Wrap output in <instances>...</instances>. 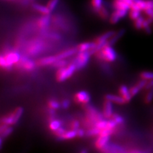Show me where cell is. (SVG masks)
Wrapping results in <instances>:
<instances>
[{
  "mask_svg": "<svg viewBox=\"0 0 153 153\" xmlns=\"http://www.w3.org/2000/svg\"><path fill=\"white\" fill-rule=\"evenodd\" d=\"M22 56L18 52L11 51L1 54L0 56V66L4 70H10L14 65L20 61Z\"/></svg>",
  "mask_w": 153,
  "mask_h": 153,
  "instance_id": "6da1fadb",
  "label": "cell"
},
{
  "mask_svg": "<svg viewBox=\"0 0 153 153\" xmlns=\"http://www.w3.org/2000/svg\"><path fill=\"white\" fill-rule=\"evenodd\" d=\"M97 58L107 63H112L117 59V53L111 45H104L94 54Z\"/></svg>",
  "mask_w": 153,
  "mask_h": 153,
  "instance_id": "7a4b0ae2",
  "label": "cell"
},
{
  "mask_svg": "<svg viewBox=\"0 0 153 153\" xmlns=\"http://www.w3.org/2000/svg\"><path fill=\"white\" fill-rule=\"evenodd\" d=\"M76 70H77L76 67L73 62L63 68L57 69L56 74V80L58 82H64L66 80L70 78Z\"/></svg>",
  "mask_w": 153,
  "mask_h": 153,
  "instance_id": "3957f363",
  "label": "cell"
},
{
  "mask_svg": "<svg viewBox=\"0 0 153 153\" xmlns=\"http://www.w3.org/2000/svg\"><path fill=\"white\" fill-rule=\"evenodd\" d=\"M24 112V108L21 107H17L11 112L3 116L1 119V123L7 124L8 126L13 125L16 124Z\"/></svg>",
  "mask_w": 153,
  "mask_h": 153,
  "instance_id": "277c9868",
  "label": "cell"
},
{
  "mask_svg": "<svg viewBox=\"0 0 153 153\" xmlns=\"http://www.w3.org/2000/svg\"><path fill=\"white\" fill-rule=\"evenodd\" d=\"M91 55L92 54L90 51L78 52L73 61V63L75 65L76 69L80 70L87 65Z\"/></svg>",
  "mask_w": 153,
  "mask_h": 153,
  "instance_id": "5b68a950",
  "label": "cell"
},
{
  "mask_svg": "<svg viewBox=\"0 0 153 153\" xmlns=\"http://www.w3.org/2000/svg\"><path fill=\"white\" fill-rule=\"evenodd\" d=\"M36 65L37 63H35V61L26 57H22L20 61L19 62L18 64H17L19 68L27 71H31L34 70Z\"/></svg>",
  "mask_w": 153,
  "mask_h": 153,
  "instance_id": "8992f818",
  "label": "cell"
},
{
  "mask_svg": "<svg viewBox=\"0 0 153 153\" xmlns=\"http://www.w3.org/2000/svg\"><path fill=\"white\" fill-rule=\"evenodd\" d=\"M128 10H115L109 17V21L112 25H116L121 19L125 17L128 14Z\"/></svg>",
  "mask_w": 153,
  "mask_h": 153,
  "instance_id": "52a82bcc",
  "label": "cell"
},
{
  "mask_svg": "<svg viewBox=\"0 0 153 153\" xmlns=\"http://www.w3.org/2000/svg\"><path fill=\"white\" fill-rule=\"evenodd\" d=\"M91 100L89 93L85 91H80L74 96V101L80 104H87Z\"/></svg>",
  "mask_w": 153,
  "mask_h": 153,
  "instance_id": "ba28073f",
  "label": "cell"
},
{
  "mask_svg": "<svg viewBox=\"0 0 153 153\" xmlns=\"http://www.w3.org/2000/svg\"><path fill=\"white\" fill-rule=\"evenodd\" d=\"M77 52H85L90 51L91 53L94 54V52L96 48V44L94 42H87L81 43L76 47Z\"/></svg>",
  "mask_w": 153,
  "mask_h": 153,
  "instance_id": "9c48e42d",
  "label": "cell"
},
{
  "mask_svg": "<svg viewBox=\"0 0 153 153\" xmlns=\"http://www.w3.org/2000/svg\"><path fill=\"white\" fill-rule=\"evenodd\" d=\"M58 60L56 55L49 56L46 57H43L36 62L37 65L40 66H47L50 65H53Z\"/></svg>",
  "mask_w": 153,
  "mask_h": 153,
  "instance_id": "30bf717a",
  "label": "cell"
},
{
  "mask_svg": "<svg viewBox=\"0 0 153 153\" xmlns=\"http://www.w3.org/2000/svg\"><path fill=\"white\" fill-rule=\"evenodd\" d=\"M133 1H124V0H114L113 7L115 10H130L131 6Z\"/></svg>",
  "mask_w": 153,
  "mask_h": 153,
  "instance_id": "8fae6325",
  "label": "cell"
},
{
  "mask_svg": "<svg viewBox=\"0 0 153 153\" xmlns=\"http://www.w3.org/2000/svg\"><path fill=\"white\" fill-rule=\"evenodd\" d=\"M147 82V80L141 79L139 82H138L137 84H135L133 86H132V87L130 89V91L132 96V97H135V96H136L138 93H139L142 89L145 88Z\"/></svg>",
  "mask_w": 153,
  "mask_h": 153,
  "instance_id": "7c38bea8",
  "label": "cell"
},
{
  "mask_svg": "<svg viewBox=\"0 0 153 153\" xmlns=\"http://www.w3.org/2000/svg\"><path fill=\"white\" fill-rule=\"evenodd\" d=\"M103 116L107 118L110 119L111 118L113 113V106H112V102L111 101H108V100H105V101L103 103Z\"/></svg>",
  "mask_w": 153,
  "mask_h": 153,
  "instance_id": "4fadbf2b",
  "label": "cell"
},
{
  "mask_svg": "<svg viewBox=\"0 0 153 153\" xmlns=\"http://www.w3.org/2000/svg\"><path fill=\"white\" fill-rule=\"evenodd\" d=\"M119 92L120 94V96L124 99V100L126 102V103L131 101L132 98V96L130 93V89H128L126 85H122L120 86V88L119 89Z\"/></svg>",
  "mask_w": 153,
  "mask_h": 153,
  "instance_id": "5bb4252c",
  "label": "cell"
},
{
  "mask_svg": "<svg viewBox=\"0 0 153 153\" xmlns=\"http://www.w3.org/2000/svg\"><path fill=\"white\" fill-rule=\"evenodd\" d=\"M110 139L109 136H99L95 142V147L97 149L102 150L106 147Z\"/></svg>",
  "mask_w": 153,
  "mask_h": 153,
  "instance_id": "9a60e30c",
  "label": "cell"
},
{
  "mask_svg": "<svg viewBox=\"0 0 153 153\" xmlns=\"http://www.w3.org/2000/svg\"><path fill=\"white\" fill-rule=\"evenodd\" d=\"M77 49L76 48H72V49H67L66 51H63L60 53L56 54L57 58L58 59H66L68 57H70L77 53Z\"/></svg>",
  "mask_w": 153,
  "mask_h": 153,
  "instance_id": "2e32d148",
  "label": "cell"
},
{
  "mask_svg": "<svg viewBox=\"0 0 153 153\" xmlns=\"http://www.w3.org/2000/svg\"><path fill=\"white\" fill-rule=\"evenodd\" d=\"M105 100H108V101H111L112 103H115L119 105H123L126 103V102L124 100V99L121 97V96L108 94L105 96Z\"/></svg>",
  "mask_w": 153,
  "mask_h": 153,
  "instance_id": "e0dca14e",
  "label": "cell"
},
{
  "mask_svg": "<svg viewBox=\"0 0 153 153\" xmlns=\"http://www.w3.org/2000/svg\"><path fill=\"white\" fill-rule=\"evenodd\" d=\"M33 8H34L36 12L42 14L43 16H49L51 12L49 8L47 7V6L42 5V4H35L34 5H33Z\"/></svg>",
  "mask_w": 153,
  "mask_h": 153,
  "instance_id": "ac0fdd59",
  "label": "cell"
},
{
  "mask_svg": "<svg viewBox=\"0 0 153 153\" xmlns=\"http://www.w3.org/2000/svg\"><path fill=\"white\" fill-rule=\"evenodd\" d=\"M50 25V17L49 16H43L38 19L37 25L41 29H45Z\"/></svg>",
  "mask_w": 153,
  "mask_h": 153,
  "instance_id": "d6986e66",
  "label": "cell"
},
{
  "mask_svg": "<svg viewBox=\"0 0 153 153\" xmlns=\"http://www.w3.org/2000/svg\"><path fill=\"white\" fill-rule=\"evenodd\" d=\"M77 137V131L76 130H71L69 131H66L65 133L59 138L61 140H70Z\"/></svg>",
  "mask_w": 153,
  "mask_h": 153,
  "instance_id": "ffe728a7",
  "label": "cell"
},
{
  "mask_svg": "<svg viewBox=\"0 0 153 153\" xmlns=\"http://www.w3.org/2000/svg\"><path fill=\"white\" fill-rule=\"evenodd\" d=\"M103 0H91V4L95 12H98L103 7Z\"/></svg>",
  "mask_w": 153,
  "mask_h": 153,
  "instance_id": "44dd1931",
  "label": "cell"
},
{
  "mask_svg": "<svg viewBox=\"0 0 153 153\" xmlns=\"http://www.w3.org/2000/svg\"><path fill=\"white\" fill-rule=\"evenodd\" d=\"M62 126V122L60 120H58V119H52V121H49V128L50 130L52 131H55L57 129L61 127Z\"/></svg>",
  "mask_w": 153,
  "mask_h": 153,
  "instance_id": "7402d4cb",
  "label": "cell"
},
{
  "mask_svg": "<svg viewBox=\"0 0 153 153\" xmlns=\"http://www.w3.org/2000/svg\"><path fill=\"white\" fill-rule=\"evenodd\" d=\"M140 77L141 79L147 81L153 80V71H144L140 74Z\"/></svg>",
  "mask_w": 153,
  "mask_h": 153,
  "instance_id": "603a6c76",
  "label": "cell"
},
{
  "mask_svg": "<svg viewBox=\"0 0 153 153\" xmlns=\"http://www.w3.org/2000/svg\"><path fill=\"white\" fill-rule=\"evenodd\" d=\"M47 105H48V107H49V108H52L54 110H57L61 107V103L54 99L49 100V101H48Z\"/></svg>",
  "mask_w": 153,
  "mask_h": 153,
  "instance_id": "cb8c5ba5",
  "label": "cell"
},
{
  "mask_svg": "<svg viewBox=\"0 0 153 153\" xmlns=\"http://www.w3.org/2000/svg\"><path fill=\"white\" fill-rule=\"evenodd\" d=\"M100 130L97 127L90 128L89 130L85 132V135L88 137H94L100 135Z\"/></svg>",
  "mask_w": 153,
  "mask_h": 153,
  "instance_id": "d4e9b609",
  "label": "cell"
},
{
  "mask_svg": "<svg viewBox=\"0 0 153 153\" xmlns=\"http://www.w3.org/2000/svg\"><path fill=\"white\" fill-rule=\"evenodd\" d=\"M145 19L143 18L142 16L138 17L135 21H134V27H135L137 30H140L143 29V24L144 22Z\"/></svg>",
  "mask_w": 153,
  "mask_h": 153,
  "instance_id": "484cf974",
  "label": "cell"
},
{
  "mask_svg": "<svg viewBox=\"0 0 153 153\" xmlns=\"http://www.w3.org/2000/svg\"><path fill=\"white\" fill-rule=\"evenodd\" d=\"M97 13L98 14L100 17H101L103 19H104V20L109 18V17H110L109 12L108 11V10L106 8H105L104 6L100 10L97 12Z\"/></svg>",
  "mask_w": 153,
  "mask_h": 153,
  "instance_id": "4316f807",
  "label": "cell"
},
{
  "mask_svg": "<svg viewBox=\"0 0 153 153\" xmlns=\"http://www.w3.org/2000/svg\"><path fill=\"white\" fill-rule=\"evenodd\" d=\"M13 131V128L10 126H8L3 131L0 132L1 133V137L2 138H5L8 137L9 135H10V134H12Z\"/></svg>",
  "mask_w": 153,
  "mask_h": 153,
  "instance_id": "83f0119b",
  "label": "cell"
},
{
  "mask_svg": "<svg viewBox=\"0 0 153 153\" xmlns=\"http://www.w3.org/2000/svg\"><path fill=\"white\" fill-rule=\"evenodd\" d=\"M68 65V62L66 59H58L56 63L52 65L54 68H57V69L63 68V67H65Z\"/></svg>",
  "mask_w": 153,
  "mask_h": 153,
  "instance_id": "f1b7e54d",
  "label": "cell"
},
{
  "mask_svg": "<svg viewBox=\"0 0 153 153\" xmlns=\"http://www.w3.org/2000/svg\"><path fill=\"white\" fill-rule=\"evenodd\" d=\"M141 16V12L137 10H130V13H129V17L132 21H135L138 17Z\"/></svg>",
  "mask_w": 153,
  "mask_h": 153,
  "instance_id": "f546056e",
  "label": "cell"
},
{
  "mask_svg": "<svg viewBox=\"0 0 153 153\" xmlns=\"http://www.w3.org/2000/svg\"><path fill=\"white\" fill-rule=\"evenodd\" d=\"M111 119H113V120L117 124V125L123 124L124 122V118L121 116H120V115L117 114H114L112 115Z\"/></svg>",
  "mask_w": 153,
  "mask_h": 153,
  "instance_id": "4dcf8cb0",
  "label": "cell"
},
{
  "mask_svg": "<svg viewBox=\"0 0 153 153\" xmlns=\"http://www.w3.org/2000/svg\"><path fill=\"white\" fill-rule=\"evenodd\" d=\"M59 0H49V2H48L47 4V6L49 8L50 10L52 12L53 10H54V9L57 6V4L59 3Z\"/></svg>",
  "mask_w": 153,
  "mask_h": 153,
  "instance_id": "1f68e13d",
  "label": "cell"
},
{
  "mask_svg": "<svg viewBox=\"0 0 153 153\" xmlns=\"http://www.w3.org/2000/svg\"><path fill=\"white\" fill-rule=\"evenodd\" d=\"M107 122L108 121L106 120H103V119H102L97 123H96L94 126L98 128L100 130H102L103 129H105L107 126Z\"/></svg>",
  "mask_w": 153,
  "mask_h": 153,
  "instance_id": "d6a6232c",
  "label": "cell"
},
{
  "mask_svg": "<svg viewBox=\"0 0 153 153\" xmlns=\"http://www.w3.org/2000/svg\"><path fill=\"white\" fill-rule=\"evenodd\" d=\"M153 100V88L148 90V91L146 95L144 101L146 103H150Z\"/></svg>",
  "mask_w": 153,
  "mask_h": 153,
  "instance_id": "836d02e7",
  "label": "cell"
},
{
  "mask_svg": "<svg viewBox=\"0 0 153 153\" xmlns=\"http://www.w3.org/2000/svg\"><path fill=\"white\" fill-rule=\"evenodd\" d=\"M114 131L108 130V129H103L102 130H100V133L99 136H111L112 134L114 133Z\"/></svg>",
  "mask_w": 153,
  "mask_h": 153,
  "instance_id": "e575fe53",
  "label": "cell"
},
{
  "mask_svg": "<svg viewBox=\"0 0 153 153\" xmlns=\"http://www.w3.org/2000/svg\"><path fill=\"white\" fill-rule=\"evenodd\" d=\"M65 131H66L65 129L63 127L61 126L59 128L57 129V130H56L55 131H54L53 133L57 137L60 138L65 133Z\"/></svg>",
  "mask_w": 153,
  "mask_h": 153,
  "instance_id": "d590c367",
  "label": "cell"
},
{
  "mask_svg": "<svg viewBox=\"0 0 153 153\" xmlns=\"http://www.w3.org/2000/svg\"><path fill=\"white\" fill-rule=\"evenodd\" d=\"M80 127V123L77 120H74L70 123V128L71 130H77Z\"/></svg>",
  "mask_w": 153,
  "mask_h": 153,
  "instance_id": "8d00e7d4",
  "label": "cell"
},
{
  "mask_svg": "<svg viewBox=\"0 0 153 153\" xmlns=\"http://www.w3.org/2000/svg\"><path fill=\"white\" fill-rule=\"evenodd\" d=\"M61 107L62 108H64V109H66V108H68L70 107V102L68 100H66V99L64 100H63V101L61 102Z\"/></svg>",
  "mask_w": 153,
  "mask_h": 153,
  "instance_id": "74e56055",
  "label": "cell"
},
{
  "mask_svg": "<svg viewBox=\"0 0 153 153\" xmlns=\"http://www.w3.org/2000/svg\"><path fill=\"white\" fill-rule=\"evenodd\" d=\"M152 88H153V80L147 81V82L146 84V87H145L144 89L146 91H148V90H149Z\"/></svg>",
  "mask_w": 153,
  "mask_h": 153,
  "instance_id": "f35d334b",
  "label": "cell"
},
{
  "mask_svg": "<svg viewBox=\"0 0 153 153\" xmlns=\"http://www.w3.org/2000/svg\"><path fill=\"white\" fill-rule=\"evenodd\" d=\"M76 131H77V137H82L85 134V132L82 130V129L79 128L78 130H76Z\"/></svg>",
  "mask_w": 153,
  "mask_h": 153,
  "instance_id": "ab89813d",
  "label": "cell"
},
{
  "mask_svg": "<svg viewBox=\"0 0 153 153\" xmlns=\"http://www.w3.org/2000/svg\"><path fill=\"white\" fill-rule=\"evenodd\" d=\"M131 153H142V152L139 151H137V150H134L131 152Z\"/></svg>",
  "mask_w": 153,
  "mask_h": 153,
  "instance_id": "60d3db41",
  "label": "cell"
},
{
  "mask_svg": "<svg viewBox=\"0 0 153 153\" xmlns=\"http://www.w3.org/2000/svg\"><path fill=\"white\" fill-rule=\"evenodd\" d=\"M80 153H88V151H86L85 149H83V150H82V151H80Z\"/></svg>",
  "mask_w": 153,
  "mask_h": 153,
  "instance_id": "b9f144b4",
  "label": "cell"
},
{
  "mask_svg": "<svg viewBox=\"0 0 153 153\" xmlns=\"http://www.w3.org/2000/svg\"><path fill=\"white\" fill-rule=\"evenodd\" d=\"M124 1H134L135 0H124Z\"/></svg>",
  "mask_w": 153,
  "mask_h": 153,
  "instance_id": "7bdbcfd3",
  "label": "cell"
}]
</instances>
